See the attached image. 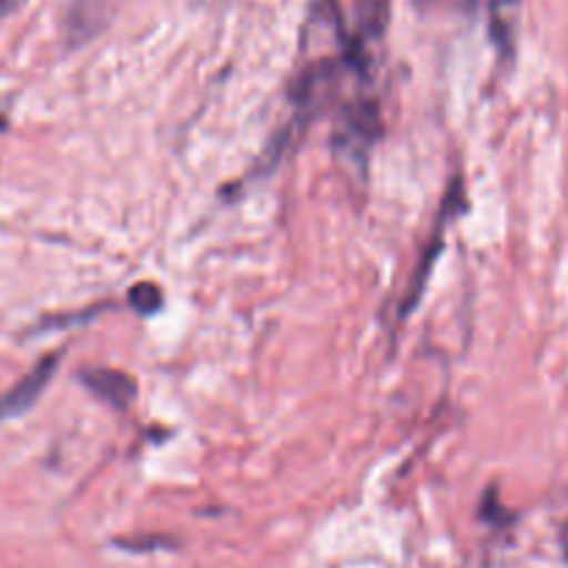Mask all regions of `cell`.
Wrapping results in <instances>:
<instances>
[{
    "instance_id": "cell-6",
    "label": "cell",
    "mask_w": 568,
    "mask_h": 568,
    "mask_svg": "<svg viewBox=\"0 0 568 568\" xmlns=\"http://www.w3.org/2000/svg\"><path fill=\"white\" fill-rule=\"evenodd\" d=\"M11 6V0H0V9H9Z\"/></svg>"
},
{
    "instance_id": "cell-4",
    "label": "cell",
    "mask_w": 568,
    "mask_h": 568,
    "mask_svg": "<svg viewBox=\"0 0 568 568\" xmlns=\"http://www.w3.org/2000/svg\"><path fill=\"white\" fill-rule=\"evenodd\" d=\"M355 6L366 37H381L388 22V0H355Z\"/></svg>"
},
{
    "instance_id": "cell-5",
    "label": "cell",
    "mask_w": 568,
    "mask_h": 568,
    "mask_svg": "<svg viewBox=\"0 0 568 568\" xmlns=\"http://www.w3.org/2000/svg\"><path fill=\"white\" fill-rule=\"evenodd\" d=\"M128 300H131L133 311H139V314H155V311L161 308V303H164V294H161V288L155 286V283H139V286L131 288V294H128Z\"/></svg>"
},
{
    "instance_id": "cell-3",
    "label": "cell",
    "mask_w": 568,
    "mask_h": 568,
    "mask_svg": "<svg viewBox=\"0 0 568 568\" xmlns=\"http://www.w3.org/2000/svg\"><path fill=\"white\" fill-rule=\"evenodd\" d=\"M81 381L87 383L89 392L109 403L111 408L125 410L131 408L136 399V383L120 369H105V366H92V369L81 372Z\"/></svg>"
},
{
    "instance_id": "cell-2",
    "label": "cell",
    "mask_w": 568,
    "mask_h": 568,
    "mask_svg": "<svg viewBox=\"0 0 568 568\" xmlns=\"http://www.w3.org/2000/svg\"><path fill=\"white\" fill-rule=\"evenodd\" d=\"M59 361H61L59 353L48 355V358L39 361V364L33 366V369L28 372V375L22 377L14 388H9V392L0 397V419H11V416L26 414V410L31 408L39 397H42L44 386H48L50 377H53Z\"/></svg>"
},
{
    "instance_id": "cell-1",
    "label": "cell",
    "mask_w": 568,
    "mask_h": 568,
    "mask_svg": "<svg viewBox=\"0 0 568 568\" xmlns=\"http://www.w3.org/2000/svg\"><path fill=\"white\" fill-rule=\"evenodd\" d=\"M381 109L372 100H358V103L347 105L342 111L336 133V148L347 155H358L364 159L366 150L377 142L381 136Z\"/></svg>"
}]
</instances>
